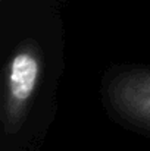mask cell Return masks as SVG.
I'll return each instance as SVG.
<instances>
[{
	"label": "cell",
	"instance_id": "6da1fadb",
	"mask_svg": "<svg viewBox=\"0 0 150 151\" xmlns=\"http://www.w3.org/2000/svg\"><path fill=\"white\" fill-rule=\"evenodd\" d=\"M41 75V57L34 44L22 46L10 59L6 73L4 120L6 131L19 129L30 100L34 96Z\"/></svg>",
	"mask_w": 150,
	"mask_h": 151
},
{
	"label": "cell",
	"instance_id": "7a4b0ae2",
	"mask_svg": "<svg viewBox=\"0 0 150 151\" xmlns=\"http://www.w3.org/2000/svg\"><path fill=\"white\" fill-rule=\"evenodd\" d=\"M112 104L127 119L150 128V72H127L109 85Z\"/></svg>",
	"mask_w": 150,
	"mask_h": 151
}]
</instances>
